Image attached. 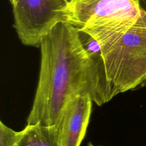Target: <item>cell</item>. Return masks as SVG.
Masks as SVG:
<instances>
[{
    "instance_id": "cell-1",
    "label": "cell",
    "mask_w": 146,
    "mask_h": 146,
    "mask_svg": "<svg viewBox=\"0 0 146 146\" xmlns=\"http://www.w3.org/2000/svg\"><path fill=\"white\" fill-rule=\"evenodd\" d=\"M39 47V80L27 125H52L67 102L77 95H88L99 106L114 97L103 60L90 55L77 27L59 22Z\"/></svg>"
},
{
    "instance_id": "cell-2",
    "label": "cell",
    "mask_w": 146,
    "mask_h": 146,
    "mask_svg": "<svg viewBox=\"0 0 146 146\" xmlns=\"http://www.w3.org/2000/svg\"><path fill=\"white\" fill-rule=\"evenodd\" d=\"M79 30L99 43L114 96L146 86V11L142 10L135 21L88 26Z\"/></svg>"
},
{
    "instance_id": "cell-3",
    "label": "cell",
    "mask_w": 146,
    "mask_h": 146,
    "mask_svg": "<svg viewBox=\"0 0 146 146\" xmlns=\"http://www.w3.org/2000/svg\"><path fill=\"white\" fill-rule=\"evenodd\" d=\"M66 0H19L13 6L14 27L22 44L39 47L54 26L65 21Z\"/></svg>"
},
{
    "instance_id": "cell-4",
    "label": "cell",
    "mask_w": 146,
    "mask_h": 146,
    "mask_svg": "<svg viewBox=\"0 0 146 146\" xmlns=\"http://www.w3.org/2000/svg\"><path fill=\"white\" fill-rule=\"evenodd\" d=\"M139 0H74L65 12V21L78 29L135 20L141 13Z\"/></svg>"
},
{
    "instance_id": "cell-5",
    "label": "cell",
    "mask_w": 146,
    "mask_h": 146,
    "mask_svg": "<svg viewBox=\"0 0 146 146\" xmlns=\"http://www.w3.org/2000/svg\"><path fill=\"white\" fill-rule=\"evenodd\" d=\"M92 102L89 95H79L65 105L53 124L60 146H80L86 133Z\"/></svg>"
},
{
    "instance_id": "cell-6",
    "label": "cell",
    "mask_w": 146,
    "mask_h": 146,
    "mask_svg": "<svg viewBox=\"0 0 146 146\" xmlns=\"http://www.w3.org/2000/svg\"><path fill=\"white\" fill-rule=\"evenodd\" d=\"M14 146H60L52 125H27Z\"/></svg>"
},
{
    "instance_id": "cell-7",
    "label": "cell",
    "mask_w": 146,
    "mask_h": 146,
    "mask_svg": "<svg viewBox=\"0 0 146 146\" xmlns=\"http://www.w3.org/2000/svg\"><path fill=\"white\" fill-rule=\"evenodd\" d=\"M22 133L9 128L0 121V146H14Z\"/></svg>"
},
{
    "instance_id": "cell-8",
    "label": "cell",
    "mask_w": 146,
    "mask_h": 146,
    "mask_svg": "<svg viewBox=\"0 0 146 146\" xmlns=\"http://www.w3.org/2000/svg\"><path fill=\"white\" fill-rule=\"evenodd\" d=\"M139 3L141 9L146 11V0H139Z\"/></svg>"
},
{
    "instance_id": "cell-9",
    "label": "cell",
    "mask_w": 146,
    "mask_h": 146,
    "mask_svg": "<svg viewBox=\"0 0 146 146\" xmlns=\"http://www.w3.org/2000/svg\"><path fill=\"white\" fill-rule=\"evenodd\" d=\"M19 0H10V2L12 5V6H14L17 5V3L18 2Z\"/></svg>"
},
{
    "instance_id": "cell-10",
    "label": "cell",
    "mask_w": 146,
    "mask_h": 146,
    "mask_svg": "<svg viewBox=\"0 0 146 146\" xmlns=\"http://www.w3.org/2000/svg\"><path fill=\"white\" fill-rule=\"evenodd\" d=\"M66 2L68 3V4L69 5V4L71 3L72 2H74V0H66Z\"/></svg>"
},
{
    "instance_id": "cell-11",
    "label": "cell",
    "mask_w": 146,
    "mask_h": 146,
    "mask_svg": "<svg viewBox=\"0 0 146 146\" xmlns=\"http://www.w3.org/2000/svg\"><path fill=\"white\" fill-rule=\"evenodd\" d=\"M87 146H96V145H93L92 143H88V144L87 145Z\"/></svg>"
}]
</instances>
